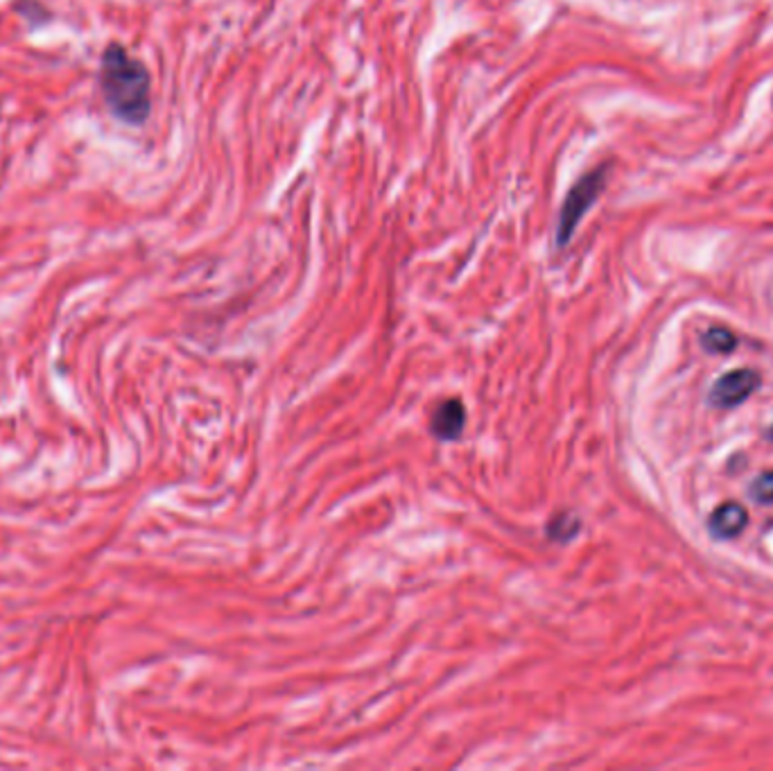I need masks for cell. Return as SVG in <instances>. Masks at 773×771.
Instances as JSON below:
<instances>
[{
	"label": "cell",
	"instance_id": "6",
	"mask_svg": "<svg viewBox=\"0 0 773 771\" xmlns=\"http://www.w3.org/2000/svg\"><path fill=\"white\" fill-rule=\"evenodd\" d=\"M579 527H582V522H579L575 516H567V514L554 516V518L548 522V539L565 543V541H570V539H573V537L579 532Z\"/></svg>",
	"mask_w": 773,
	"mask_h": 771
},
{
	"label": "cell",
	"instance_id": "4",
	"mask_svg": "<svg viewBox=\"0 0 773 771\" xmlns=\"http://www.w3.org/2000/svg\"><path fill=\"white\" fill-rule=\"evenodd\" d=\"M466 426V405L462 398H445L430 417V432L441 441H455Z\"/></svg>",
	"mask_w": 773,
	"mask_h": 771
},
{
	"label": "cell",
	"instance_id": "9",
	"mask_svg": "<svg viewBox=\"0 0 773 771\" xmlns=\"http://www.w3.org/2000/svg\"><path fill=\"white\" fill-rule=\"evenodd\" d=\"M771 437H773V428H771Z\"/></svg>",
	"mask_w": 773,
	"mask_h": 771
},
{
	"label": "cell",
	"instance_id": "8",
	"mask_svg": "<svg viewBox=\"0 0 773 771\" xmlns=\"http://www.w3.org/2000/svg\"><path fill=\"white\" fill-rule=\"evenodd\" d=\"M751 498L764 505L773 503V471L755 477V482L751 484Z\"/></svg>",
	"mask_w": 773,
	"mask_h": 771
},
{
	"label": "cell",
	"instance_id": "7",
	"mask_svg": "<svg viewBox=\"0 0 773 771\" xmlns=\"http://www.w3.org/2000/svg\"><path fill=\"white\" fill-rule=\"evenodd\" d=\"M704 346L710 351V353H728L738 346V338L732 335L728 329H721V327H715L710 329L706 335H704Z\"/></svg>",
	"mask_w": 773,
	"mask_h": 771
},
{
	"label": "cell",
	"instance_id": "1",
	"mask_svg": "<svg viewBox=\"0 0 773 771\" xmlns=\"http://www.w3.org/2000/svg\"><path fill=\"white\" fill-rule=\"evenodd\" d=\"M100 89L113 118L130 128L147 123L152 111V77L147 66L111 42L100 57Z\"/></svg>",
	"mask_w": 773,
	"mask_h": 771
},
{
	"label": "cell",
	"instance_id": "3",
	"mask_svg": "<svg viewBox=\"0 0 773 771\" xmlns=\"http://www.w3.org/2000/svg\"><path fill=\"white\" fill-rule=\"evenodd\" d=\"M762 378L753 370H736L721 376L713 389H710V400L717 408H736V405L744 403L758 387Z\"/></svg>",
	"mask_w": 773,
	"mask_h": 771
},
{
	"label": "cell",
	"instance_id": "2",
	"mask_svg": "<svg viewBox=\"0 0 773 771\" xmlns=\"http://www.w3.org/2000/svg\"><path fill=\"white\" fill-rule=\"evenodd\" d=\"M606 175H608V166H599L586 173L573 188H570L556 222V247H565L567 242L573 240L579 222L601 195L606 186Z\"/></svg>",
	"mask_w": 773,
	"mask_h": 771
},
{
	"label": "cell",
	"instance_id": "5",
	"mask_svg": "<svg viewBox=\"0 0 773 771\" xmlns=\"http://www.w3.org/2000/svg\"><path fill=\"white\" fill-rule=\"evenodd\" d=\"M749 522V514L738 503H726L717 507L708 520V527L715 539H736L744 532Z\"/></svg>",
	"mask_w": 773,
	"mask_h": 771
}]
</instances>
